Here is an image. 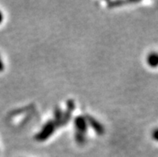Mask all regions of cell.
Returning <instances> with one entry per match:
<instances>
[{
  "label": "cell",
  "instance_id": "obj_1",
  "mask_svg": "<svg viewBox=\"0 0 158 157\" xmlns=\"http://www.w3.org/2000/svg\"><path fill=\"white\" fill-rule=\"evenodd\" d=\"M56 127H56L54 121L53 120H49L43 126V127L38 133L36 134L35 136V139L39 142L45 141L53 135V133L56 131Z\"/></svg>",
  "mask_w": 158,
  "mask_h": 157
},
{
  "label": "cell",
  "instance_id": "obj_2",
  "mask_svg": "<svg viewBox=\"0 0 158 157\" xmlns=\"http://www.w3.org/2000/svg\"><path fill=\"white\" fill-rule=\"evenodd\" d=\"M85 118H86L87 119L88 126H90V127H92V129L93 130L97 135H104V132H105V128H104V125L99 121L98 119H96V118L93 117L92 115H85Z\"/></svg>",
  "mask_w": 158,
  "mask_h": 157
},
{
  "label": "cell",
  "instance_id": "obj_3",
  "mask_svg": "<svg viewBox=\"0 0 158 157\" xmlns=\"http://www.w3.org/2000/svg\"><path fill=\"white\" fill-rule=\"evenodd\" d=\"M74 126L76 127V132L86 135L88 131V124L87 119L84 115H78L74 119Z\"/></svg>",
  "mask_w": 158,
  "mask_h": 157
},
{
  "label": "cell",
  "instance_id": "obj_4",
  "mask_svg": "<svg viewBox=\"0 0 158 157\" xmlns=\"http://www.w3.org/2000/svg\"><path fill=\"white\" fill-rule=\"evenodd\" d=\"M76 108V104L73 100H68L66 104V110L64 111V119H63V125H67L68 122L71 120L72 113Z\"/></svg>",
  "mask_w": 158,
  "mask_h": 157
},
{
  "label": "cell",
  "instance_id": "obj_5",
  "mask_svg": "<svg viewBox=\"0 0 158 157\" xmlns=\"http://www.w3.org/2000/svg\"><path fill=\"white\" fill-rule=\"evenodd\" d=\"M63 119H64V111L59 107H56L54 110V119L53 121L56 123V127H62Z\"/></svg>",
  "mask_w": 158,
  "mask_h": 157
},
{
  "label": "cell",
  "instance_id": "obj_6",
  "mask_svg": "<svg viewBox=\"0 0 158 157\" xmlns=\"http://www.w3.org/2000/svg\"><path fill=\"white\" fill-rule=\"evenodd\" d=\"M146 63L150 68H156L158 67V53L152 52L148 54L146 57Z\"/></svg>",
  "mask_w": 158,
  "mask_h": 157
},
{
  "label": "cell",
  "instance_id": "obj_7",
  "mask_svg": "<svg viewBox=\"0 0 158 157\" xmlns=\"http://www.w3.org/2000/svg\"><path fill=\"white\" fill-rule=\"evenodd\" d=\"M75 140H76V143H78V144L83 145V144L85 143V142H86L87 140L86 135L79 133V132H76V133H75Z\"/></svg>",
  "mask_w": 158,
  "mask_h": 157
},
{
  "label": "cell",
  "instance_id": "obj_8",
  "mask_svg": "<svg viewBox=\"0 0 158 157\" xmlns=\"http://www.w3.org/2000/svg\"><path fill=\"white\" fill-rule=\"evenodd\" d=\"M132 2H125V1H113V2H108L107 4H108V7H116V6H120V5H124L125 3H132Z\"/></svg>",
  "mask_w": 158,
  "mask_h": 157
},
{
  "label": "cell",
  "instance_id": "obj_9",
  "mask_svg": "<svg viewBox=\"0 0 158 157\" xmlns=\"http://www.w3.org/2000/svg\"><path fill=\"white\" fill-rule=\"evenodd\" d=\"M152 139H154L155 141L158 142V127L152 131Z\"/></svg>",
  "mask_w": 158,
  "mask_h": 157
},
{
  "label": "cell",
  "instance_id": "obj_10",
  "mask_svg": "<svg viewBox=\"0 0 158 157\" xmlns=\"http://www.w3.org/2000/svg\"><path fill=\"white\" fill-rule=\"evenodd\" d=\"M5 69V65H4V62L2 60V57L0 56V72H2Z\"/></svg>",
  "mask_w": 158,
  "mask_h": 157
},
{
  "label": "cell",
  "instance_id": "obj_11",
  "mask_svg": "<svg viewBox=\"0 0 158 157\" xmlns=\"http://www.w3.org/2000/svg\"><path fill=\"white\" fill-rule=\"evenodd\" d=\"M3 19H4L3 14H2V10H0V24L2 23V21H3Z\"/></svg>",
  "mask_w": 158,
  "mask_h": 157
}]
</instances>
